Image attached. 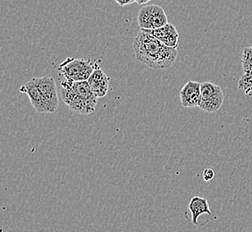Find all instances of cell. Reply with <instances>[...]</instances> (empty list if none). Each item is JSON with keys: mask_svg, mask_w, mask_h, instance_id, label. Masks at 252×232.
Wrapping results in <instances>:
<instances>
[{"mask_svg": "<svg viewBox=\"0 0 252 232\" xmlns=\"http://www.w3.org/2000/svg\"><path fill=\"white\" fill-rule=\"evenodd\" d=\"M215 177V172L213 169L211 168H207L204 170L203 172V179L205 181L209 182L210 180H212Z\"/></svg>", "mask_w": 252, "mask_h": 232, "instance_id": "5bb4252c", "label": "cell"}, {"mask_svg": "<svg viewBox=\"0 0 252 232\" xmlns=\"http://www.w3.org/2000/svg\"><path fill=\"white\" fill-rule=\"evenodd\" d=\"M133 49L136 59L153 70L171 67L178 56L177 49L165 46L147 29H141L136 36Z\"/></svg>", "mask_w": 252, "mask_h": 232, "instance_id": "6da1fadb", "label": "cell"}, {"mask_svg": "<svg viewBox=\"0 0 252 232\" xmlns=\"http://www.w3.org/2000/svg\"><path fill=\"white\" fill-rule=\"evenodd\" d=\"M201 102L199 108L208 113L219 111L223 103V93L222 87L209 82H205L200 85Z\"/></svg>", "mask_w": 252, "mask_h": 232, "instance_id": "5b68a950", "label": "cell"}, {"mask_svg": "<svg viewBox=\"0 0 252 232\" xmlns=\"http://www.w3.org/2000/svg\"><path fill=\"white\" fill-rule=\"evenodd\" d=\"M138 25L141 29H155L168 24L165 10L157 5L143 6L138 14Z\"/></svg>", "mask_w": 252, "mask_h": 232, "instance_id": "277c9868", "label": "cell"}, {"mask_svg": "<svg viewBox=\"0 0 252 232\" xmlns=\"http://www.w3.org/2000/svg\"><path fill=\"white\" fill-rule=\"evenodd\" d=\"M41 93L44 105L48 113H55L59 107V100L57 91V84L51 76L34 77Z\"/></svg>", "mask_w": 252, "mask_h": 232, "instance_id": "8992f818", "label": "cell"}, {"mask_svg": "<svg viewBox=\"0 0 252 232\" xmlns=\"http://www.w3.org/2000/svg\"><path fill=\"white\" fill-rule=\"evenodd\" d=\"M201 83L197 82H188L180 91L181 104L184 107H199L201 102L200 94Z\"/></svg>", "mask_w": 252, "mask_h": 232, "instance_id": "52a82bcc", "label": "cell"}, {"mask_svg": "<svg viewBox=\"0 0 252 232\" xmlns=\"http://www.w3.org/2000/svg\"><path fill=\"white\" fill-rule=\"evenodd\" d=\"M243 73H250L252 71V47H247L243 49L242 58Z\"/></svg>", "mask_w": 252, "mask_h": 232, "instance_id": "4fadbf2b", "label": "cell"}, {"mask_svg": "<svg viewBox=\"0 0 252 232\" xmlns=\"http://www.w3.org/2000/svg\"><path fill=\"white\" fill-rule=\"evenodd\" d=\"M238 87L242 89L244 94L250 95L252 92V73H244L238 82Z\"/></svg>", "mask_w": 252, "mask_h": 232, "instance_id": "7c38bea8", "label": "cell"}, {"mask_svg": "<svg viewBox=\"0 0 252 232\" xmlns=\"http://www.w3.org/2000/svg\"><path fill=\"white\" fill-rule=\"evenodd\" d=\"M101 60L91 58H67L59 66V72L64 78L73 82L88 81L95 69L99 66Z\"/></svg>", "mask_w": 252, "mask_h": 232, "instance_id": "3957f363", "label": "cell"}, {"mask_svg": "<svg viewBox=\"0 0 252 232\" xmlns=\"http://www.w3.org/2000/svg\"><path fill=\"white\" fill-rule=\"evenodd\" d=\"M189 210L191 213L192 216V223L194 225H199L198 219L199 216L203 213H208L211 215L212 213L209 208V202L208 199L201 197H193L189 203Z\"/></svg>", "mask_w": 252, "mask_h": 232, "instance_id": "8fae6325", "label": "cell"}, {"mask_svg": "<svg viewBox=\"0 0 252 232\" xmlns=\"http://www.w3.org/2000/svg\"><path fill=\"white\" fill-rule=\"evenodd\" d=\"M20 91L25 93L29 96L30 100L32 102V105L34 107V109L38 113H48L47 108L44 105L41 93L39 91V87L37 83L35 82L34 78H32L28 83L20 87Z\"/></svg>", "mask_w": 252, "mask_h": 232, "instance_id": "30bf717a", "label": "cell"}, {"mask_svg": "<svg viewBox=\"0 0 252 232\" xmlns=\"http://www.w3.org/2000/svg\"><path fill=\"white\" fill-rule=\"evenodd\" d=\"M61 95L64 104L80 115H90L97 107V97L88 81L73 82L63 77L61 82Z\"/></svg>", "mask_w": 252, "mask_h": 232, "instance_id": "7a4b0ae2", "label": "cell"}, {"mask_svg": "<svg viewBox=\"0 0 252 232\" xmlns=\"http://www.w3.org/2000/svg\"><path fill=\"white\" fill-rule=\"evenodd\" d=\"M251 73H252V72H251Z\"/></svg>", "mask_w": 252, "mask_h": 232, "instance_id": "e0dca14e", "label": "cell"}, {"mask_svg": "<svg viewBox=\"0 0 252 232\" xmlns=\"http://www.w3.org/2000/svg\"><path fill=\"white\" fill-rule=\"evenodd\" d=\"M154 35L156 38L159 39L162 43L165 46L177 49L178 46V39H179V33L175 26L171 24H167L163 27H160L155 29H147Z\"/></svg>", "mask_w": 252, "mask_h": 232, "instance_id": "9c48e42d", "label": "cell"}, {"mask_svg": "<svg viewBox=\"0 0 252 232\" xmlns=\"http://www.w3.org/2000/svg\"><path fill=\"white\" fill-rule=\"evenodd\" d=\"M88 83L97 98L104 97L107 95L109 87V78L102 71L101 68L97 67L94 70L91 77L89 78Z\"/></svg>", "mask_w": 252, "mask_h": 232, "instance_id": "ba28073f", "label": "cell"}, {"mask_svg": "<svg viewBox=\"0 0 252 232\" xmlns=\"http://www.w3.org/2000/svg\"><path fill=\"white\" fill-rule=\"evenodd\" d=\"M114 1H116L120 6L131 5L132 3L136 2V0H114Z\"/></svg>", "mask_w": 252, "mask_h": 232, "instance_id": "9a60e30c", "label": "cell"}, {"mask_svg": "<svg viewBox=\"0 0 252 232\" xmlns=\"http://www.w3.org/2000/svg\"><path fill=\"white\" fill-rule=\"evenodd\" d=\"M151 0H136V3L138 5H144V4H147V3L151 2Z\"/></svg>", "mask_w": 252, "mask_h": 232, "instance_id": "2e32d148", "label": "cell"}]
</instances>
